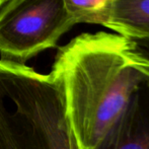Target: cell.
Here are the masks:
<instances>
[{"instance_id": "cell-4", "label": "cell", "mask_w": 149, "mask_h": 149, "mask_svg": "<svg viewBox=\"0 0 149 149\" xmlns=\"http://www.w3.org/2000/svg\"><path fill=\"white\" fill-rule=\"evenodd\" d=\"M93 149H149V82L136 91L115 125Z\"/></svg>"}, {"instance_id": "cell-5", "label": "cell", "mask_w": 149, "mask_h": 149, "mask_svg": "<svg viewBox=\"0 0 149 149\" xmlns=\"http://www.w3.org/2000/svg\"><path fill=\"white\" fill-rule=\"evenodd\" d=\"M107 29L135 42L149 40V0H119Z\"/></svg>"}, {"instance_id": "cell-7", "label": "cell", "mask_w": 149, "mask_h": 149, "mask_svg": "<svg viewBox=\"0 0 149 149\" xmlns=\"http://www.w3.org/2000/svg\"><path fill=\"white\" fill-rule=\"evenodd\" d=\"M135 42V41H134ZM136 46L139 49V51L149 59V40H143V41H136Z\"/></svg>"}, {"instance_id": "cell-1", "label": "cell", "mask_w": 149, "mask_h": 149, "mask_svg": "<svg viewBox=\"0 0 149 149\" xmlns=\"http://www.w3.org/2000/svg\"><path fill=\"white\" fill-rule=\"evenodd\" d=\"M51 73L62 86L78 149H93L149 82V59L118 33H84L58 50Z\"/></svg>"}, {"instance_id": "cell-8", "label": "cell", "mask_w": 149, "mask_h": 149, "mask_svg": "<svg viewBox=\"0 0 149 149\" xmlns=\"http://www.w3.org/2000/svg\"><path fill=\"white\" fill-rule=\"evenodd\" d=\"M2 3H3V0H0V6L2 5Z\"/></svg>"}, {"instance_id": "cell-3", "label": "cell", "mask_w": 149, "mask_h": 149, "mask_svg": "<svg viewBox=\"0 0 149 149\" xmlns=\"http://www.w3.org/2000/svg\"><path fill=\"white\" fill-rule=\"evenodd\" d=\"M74 26L64 0H6L0 6V55L24 64L55 48Z\"/></svg>"}, {"instance_id": "cell-6", "label": "cell", "mask_w": 149, "mask_h": 149, "mask_svg": "<svg viewBox=\"0 0 149 149\" xmlns=\"http://www.w3.org/2000/svg\"><path fill=\"white\" fill-rule=\"evenodd\" d=\"M119 0H64L74 24H97L107 29Z\"/></svg>"}, {"instance_id": "cell-2", "label": "cell", "mask_w": 149, "mask_h": 149, "mask_svg": "<svg viewBox=\"0 0 149 149\" xmlns=\"http://www.w3.org/2000/svg\"><path fill=\"white\" fill-rule=\"evenodd\" d=\"M0 149H78L52 73L0 59Z\"/></svg>"}, {"instance_id": "cell-9", "label": "cell", "mask_w": 149, "mask_h": 149, "mask_svg": "<svg viewBox=\"0 0 149 149\" xmlns=\"http://www.w3.org/2000/svg\"><path fill=\"white\" fill-rule=\"evenodd\" d=\"M6 1V0H3V3H4V2H5ZM3 3H2V4H3Z\"/></svg>"}]
</instances>
